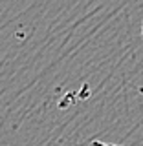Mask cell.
Masks as SVG:
<instances>
[{
    "instance_id": "obj_1",
    "label": "cell",
    "mask_w": 143,
    "mask_h": 146,
    "mask_svg": "<svg viewBox=\"0 0 143 146\" xmlns=\"http://www.w3.org/2000/svg\"><path fill=\"white\" fill-rule=\"evenodd\" d=\"M90 146H121V144H110V143H103V141H92Z\"/></svg>"
},
{
    "instance_id": "obj_2",
    "label": "cell",
    "mask_w": 143,
    "mask_h": 146,
    "mask_svg": "<svg viewBox=\"0 0 143 146\" xmlns=\"http://www.w3.org/2000/svg\"><path fill=\"white\" fill-rule=\"evenodd\" d=\"M141 38H143V24H141Z\"/></svg>"
}]
</instances>
